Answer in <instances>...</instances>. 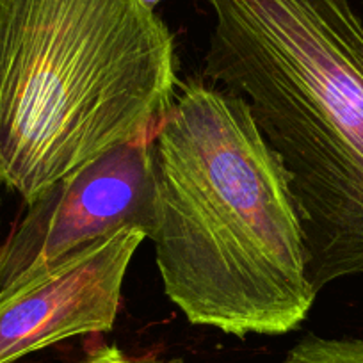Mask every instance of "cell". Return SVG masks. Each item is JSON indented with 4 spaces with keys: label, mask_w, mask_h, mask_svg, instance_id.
Instances as JSON below:
<instances>
[{
    "label": "cell",
    "mask_w": 363,
    "mask_h": 363,
    "mask_svg": "<svg viewBox=\"0 0 363 363\" xmlns=\"http://www.w3.org/2000/svg\"><path fill=\"white\" fill-rule=\"evenodd\" d=\"M141 228H123L0 287V363H16L68 338L111 331Z\"/></svg>",
    "instance_id": "5b68a950"
},
{
    "label": "cell",
    "mask_w": 363,
    "mask_h": 363,
    "mask_svg": "<svg viewBox=\"0 0 363 363\" xmlns=\"http://www.w3.org/2000/svg\"><path fill=\"white\" fill-rule=\"evenodd\" d=\"M80 363H182L180 359H171V362H159V359H145L128 356L127 352L121 351L116 345H104L91 352L84 362Z\"/></svg>",
    "instance_id": "52a82bcc"
},
{
    "label": "cell",
    "mask_w": 363,
    "mask_h": 363,
    "mask_svg": "<svg viewBox=\"0 0 363 363\" xmlns=\"http://www.w3.org/2000/svg\"><path fill=\"white\" fill-rule=\"evenodd\" d=\"M284 363H363V338L303 337L285 356Z\"/></svg>",
    "instance_id": "8992f818"
},
{
    "label": "cell",
    "mask_w": 363,
    "mask_h": 363,
    "mask_svg": "<svg viewBox=\"0 0 363 363\" xmlns=\"http://www.w3.org/2000/svg\"><path fill=\"white\" fill-rule=\"evenodd\" d=\"M208 82L239 96L289 177L308 274L363 272V20L349 0H208Z\"/></svg>",
    "instance_id": "7a4b0ae2"
},
{
    "label": "cell",
    "mask_w": 363,
    "mask_h": 363,
    "mask_svg": "<svg viewBox=\"0 0 363 363\" xmlns=\"http://www.w3.org/2000/svg\"><path fill=\"white\" fill-rule=\"evenodd\" d=\"M160 2H162V0H143V4H146L148 8H152V9H155V6H159Z\"/></svg>",
    "instance_id": "ba28073f"
},
{
    "label": "cell",
    "mask_w": 363,
    "mask_h": 363,
    "mask_svg": "<svg viewBox=\"0 0 363 363\" xmlns=\"http://www.w3.org/2000/svg\"><path fill=\"white\" fill-rule=\"evenodd\" d=\"M150 135L114 146L23 203L0 240V287L123 228H141L148 235L153 216Z\"/></svg>",
    "instance_id": "277c9868"
},
{
    "label": "cell",
    "mask_w": 363,
    "mask_h": 363,
    "mask_svg": "<svg viewBox=\"0 0 363 363\" xmlns=\"http://www.w3.org/2000/svg\"><path fill=\"white\" fill-rule=\"evenodd\" d=\"M178 82L173 34L143 0H0V184L30 203L152 134Z\"/></svg>",
    "instance_id": "3957f363"
},
{
    "label": "cell",
    "mask_w": 363,
    "mask_h": 363,
    "mask_svg": "<svg viewBox=\"0 0 363 363\" xmlns=\"http://www.w3.org/2000/svg\"><path fill=\"white\" fill-rule=\"evenodd\" d=\"M148 235L164 294L191 324L226 335L298 330L317 292L289 177L247 106L180 80L150 135Z\"/></svg>",
    "instance_id": "6da1fadb"
},
{
    "label": "cell",
    "mask_w": 363,
    "mask_h": 363,
    "mask_svg": "<svg viewBox=\"0 0 363 363\" xmlns=\"http://www.w3.org/2000/svg\"><path fill=\"white\" fill-rule=\"evenodd\" d=\"M0 189H2V184H0ZM0 207H2V198H0Z\"/></svg>",
    "instance_id": "9c48e42d"
}]
</instances>
